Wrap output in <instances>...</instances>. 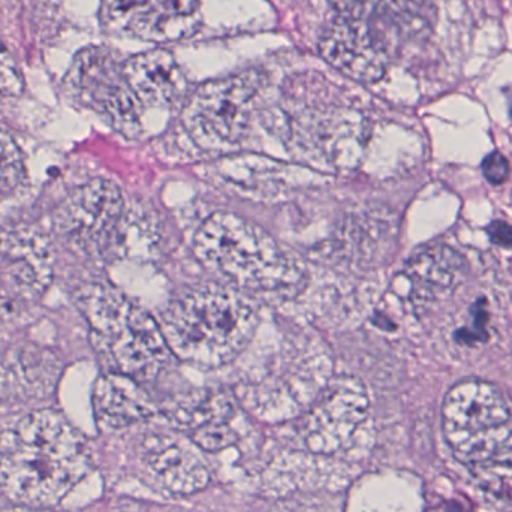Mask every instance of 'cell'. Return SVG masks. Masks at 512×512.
Listing matches in <instances>:
<instances>
[{
	"label": "cell",
	"instance_id": "obj_6",
	"mask_svg": "<svg viewBox=\"0 0 512 512\" xmlns=\"http://www.w3.org/2000/svg\"><path fill=\"white\" fill-rule=\"evenodd\" d=\"M261 84L262 74L254 69L201 84L183 110L192 140L207 150L237 146L248 131Z\"/></svg>",
	"mask_w": 512,
	"mask_h": 512
},
{
	"label": "cell",
	"instance_id": "obj_28",
	"mask_svg": "<svg viewBox=\"0 0 512 512\" xmlns=\"http://www.w3.org/2000/svg\"><path fill=\"white\" fill-rule=\"evenodd\" d=\"M511 116H512V105H511Z\"/></svg>",
	"mask_w": 512,
	"mask_h": 512
},
{
	"label": "cell",
	"instance_id": "obj_20",
	"mask_svg": "<svg viewBox=\"0 0 512 512\" xmlns=\"http://www.w3.org/2000/svg\"><path fill=\"white\" fill-rule=\"evenodd\" d=\"M26 176L24 156L14 138L0 131V198L17 191Z\"/></svg>",
	"mask_w": 512,
	"mask_h": 512
},
{
	"label": "cell",
	"instance_id": "obj_1",
	"mask_svg": "<svg viewBox=\"0 0 512 512\" xmlns=\"http://www.w3.org/2000/svg\"><path fill=\"white\" fill-rule=\"evenodd\" d=\"M89 463L83 436L53 409L30 412L0 433V490L15 504H59Z\"/></svg>",
	"mask_w": 512,
	"mask_h": 512
},
{
	"label": "cell",
	"instance_id": "obj_21",
	"mask_svg": "<svg viewBox=\"0 0 512 512\" xmlns=\"http://www.w3.org/2000/svg\"><path fill=\"white\" fill-rule=\"evenodd\" d=\"M487 324H489V310H487L486 300L480 298L472 307V324L457 331V342L465 346H477L478 343L487 342L489 339Z\"/></svg>",
	"mask_w": 512,
	"mask_h": 512
},
{
	"label": "cell",
	"instance_id": "obj_18",
	"mask_svg": "<svg viewBox=\"0 0 512 512\" xmlns=\"http://www.w3.org/2000/svg\"><path fill=\"white\" fill-rule=\"evenodd\" d=\"M150 3L156 15L150 41H173L197 29L200 0H150Z\"/></svg>",
	"mask_w": 512,
	"mask_h": 512
},
{
	"label": "cell",
	"instance_id": "obj_7",
	"mask_svg": "<svg viewBox=\"0 0 512 512\" xmlns=\"http://www.w3.org/2000/svg\"><path fill=\"white\" fill-rule=\"evenodd\" d=\"M125 60L105 47H90L75 57L68 74L71 89L90 107L104 113L126 134L137 131L143 105L123 75Z\"/></svg>",
	"mask_w": 512,
	"mask_h": 512
},
{
	"label": "cell",
	"instance_id": "obj_5",
	"mask_svg": "<svg viewBox=\"0 0 512 512\" xmlns=\"http://www.w3.org/2000/svg\"><path fill=\"white\" fill-rule=\"evenodd\" d=\"M442 429L454 456L471 469L510 441L511 409L495 385L469 379L445 396Z\"/></svg>",
	"mask_w": 512,
	"mask_h": 512
},
{
	"label": "cell",
	"instance_id": "obj_16",
	"mask_svg": "<svg viewBox=\"0 0 512 512\" xmlns=\"http://www.w3.org/2000/svg\"><path fill=\"white\" fill-rule=\"evenodd\" d=\"M234 406L227 394L216 391H195L165 406L164 414L179 429L197 430L225 424L233 415Z\"/></svg>",
	"mask_w": 512,
	"mask_h": 512
},
{
	"label": "cell",
	"instance_id": "obj_10",
	"mask_svg": "<svg viewBox=\"0 0 512 512\" xmlns=\"http://www.w3.org/2000/svg\"><path fill=\"white\" fill-rule=\"evenodd\" d=\"M325 62L358 83H375L384 77L390 57L379 47L364 20L337 17L319 38Z\"/></svg>",
	"mask_w": 512,
	"mask_h": 512
},
{
	"label": "cell",
	"instance_id": "obj_11",
	"mask_svg": "<svg viewBox=\"0 0 512 512\" xmlns=\"http://www.w3.org/2000/svg\"><path fill=\"white\" fill-rule=\"evenodd\" d=\"M63 373L59 355L35 343H18L0 355V402L26 403L50 397Z\"/></svg>",
	"mask_w": 512,
	"mask_h": 512
},
{
	"label": "cell",
	"instance_id": "obj_3",
	"mask_svg": "<svg viewBox=\"0 0 512 512\" xmlns=\"http://www.w3.org/2000/svg\"><path fill=\"white\" fill-rule=\"evenodd\" d=\"M90 328L93 346L110 372L147 382L171 358L161 325L146 310L107 285L90 283L75 294Z\"/></svg>",
	"mask_w": 512,
	"mask_h": 512
},
{
	"label": "cell",
	"instance_id": "obj_26",
	"mask_svg": "<svg viewBox=\"0 0 512 512\" xmlns=\"http://www.w3.org/2000/svg\"><path fill=\"white\" fill-rule=\"evenodd\" d=\"M487 234L493 245L501 248L512 249V225L505 221H493L487 227Z\"/></svg>",
	"mask_w": 512,
	"mask_h": 512
},
{
	"label": "cell",
	"instance_id": "obj_19",
	"mask_svg": "<svg viewBox=\"0 0 512 512\" xmlns=\"http://www.w3.org/2000/svg\"><path fill=\"white\" fill-rule=\"evenodd\" d=\"M475 481L496 496H512V438L489 459L469 469Z\"/></svg>",
	"mask_w": 512,
	"mask_h": 512
},
{
	"label": "cell",
	"instance_id": "obj_14",
	"mask_svg": "<svg viewBox=\"0 0 512 512\" xmlns=\"http://www.w3.org/2000/svg\"><path fill=\"white\" fill-rule=\"evenodd\" d=\"M141 382L122 373L110 372L101 376L93 391L96 418L105 429H123L155 414L153 405Z\"/></svg>",
	"mask_w": 512,
	"mask_h": 512
},
{
	"label": "cell",
	"instance_id": "obj_8",
	"mask_svg": "<svg viewBox=\"0 0 512 512\" xmlns=\"http://www.w3.org/2000/svg\"><path fill=\"white\" fill-rule=\"evenodd\" d=\"M369 409L366 388L357 379H334L310 409L301 427L304 444L315 454H334L351 441Z\"/></svg>",
	"mask_w": 512,
	"mask_h": 512
},
{
	"label": "cell",
	"instance_id": "obj_4",
	"mask_svg": "<svg viewBox=\"0 0 512 512\" xmlns=\"http://www.w3.org/2000/svg\"><path fill=\"white\" fill-rule=\"evenodd\" d=\"M198 261L251 291H283L303 277L300 265L259 225L236 213H213L195 234Z\"/></svg>",
	"mask_w": 512,
	"mask_h": 512
},
{
	"label": "cell",
	"instance_id": "obj_27",
	"mask_svg": "<svg viewBox=\"0 0 512 512\" xmlns=\"http://www.w3.org/2000/svg\"><path fill=\"white\" fill-rule=\"evenodd\" d=\"M3 512H50L44 508L26 507V505H18V507L8 508Z\"/></svg>",
	"mask_w": 512,
	"mask_h": 512
},
{
	"label": "cell",
	"instance_id": "obj_2",
	"mask_svg": "<svg viewBox=\"0 0 512 512\" xmlns=\"http://www.w3.org/2000/svg\"><path fill=\"white\" fill-rule=\"evenodd\" d=\"M159 325L171 355L192 366L216 369L248 346L258 313L242 295L206 286L176 298Z\"/></svg>",
	"mask_w": 512,
	"mask_h": 512
},
{
	"label": "cell",
	"instance_id": "obj_17",
	"mask_svg": "<svg viewBox=\"0 0 512 512\" xmlns=\"http://www.w3.org/2000/svg\"><path fill=\"white\" fill-rule=\"evenodd\" d=\"M99 17L108 32L150 41L156 15L150 0H102Z\"/></svg>",
	"mask_w": 512,
	"mask_h": 512
},
{
	"label": "cell",
	"instance_id": "obj_23",
	"mask_svg": "<svg viewBox=\"0 0 512 512\" xmlns=\"http://www.w3.org/2000/svg\"><path fill=\"white\" fill-rule=\"evenodd\" d=\"M0 92L14 96L23 92V77L20 69L2 41H0Z\"/></svg>",
	"mask_w": 512,
	"mask_h": 512
},
{
	"label": "cell",
	"instance_id": "obj_15",
	"mask_svg": "<svg viewBox=\"0 0 512 512\" xmlns=\"http://www.w3.org/2000/svg\"><path fill=\"white\" fill-rule=\"evenodd\" d=\"M466 273V261L447 245H430L409 259L405 274L411 280L415 297L438 300L450 294Z\"/></svg>",
	"mask_w": 512,
	"mask_h": 512
},
{
	"label": "cell",
	"instance_id": "obj_22",
	"mask_svg": "<svg viewBox=\"0 0 512 512\" xmlns=\"http://www.w3.org/2000/svg\"><path fill=\"white\" fill-rule=\"evenodd\" d=\"M195 444L206 451H219L230 447L236 442V433L230 429L228 423L204 427L197 430L194 435Z\"/></svg>",
	"mask_w": 512,
	"mask_h": 512
},
{
	"label": "cell",
	"instance_id": "obj_12",
	"mask_svg": "<svg viewBox=\"0 0 512 512\" xmlns=\"http://www.w3.org/2000/svg\"><path fill=\"white\" fill-rule=\"evenodd\" d=\"M141 460L150 478L174 495H189L209 483V471L194 448L174 435H152L144 441Z\"/></svg>",
	"mask_w": 512,
	"mask_h": 512
},
{
	"label": "cell",
	"instance_id": "obj_9",
	"mask_svg": "<svg viewBox=\"0 0 512 512\" xmlns=\"http://www.w3.org/2000/svg\"><path fill=\"white\" fill-rule=\"evenodd\" d=\"M123 207L122 192L116 183L93 179L74 189L59 204L53 227L60 236L81 245H99L116 231Z\"/></svg>",
	"mask_w": 512,
	"mask_h": 512
},
{
	"label": "cell",
	"instance_id": "obj_25",
	"mask_svg": "<svg viewBox=\"0 0 512 512\" xmlns=\"http://www.w3.org/2000/svg\"><path fill=\"white\" fill-rule=\"evenodd\" d=\"M483 173L492 185H502L510 177V164L502 153L493 152L484 159Z\"/></svg>",
	"mask_w": 512,
	"mask_h": 512
},
{
	"label": "cell",
	"instance_id": "obj_24",
	"mask_svg": "<svg viewBox=\"0 0 512 512\" xmlns=\"http://www.w3.org/2000/svg\"><path fill=\"white\" fill-rule=\"evenodd\" d=\"M379 2L381 0H330L339 17L364 21L375 11Z\"/></svg>",
	"mask_w": 512,
	"mask_h": 512
},
{
	"label": "cell",
	"instance_id": "obj_13",
	"mask_svg": "<svg viewBox=\"0 0 512 512\" xmlns=\"http://www.w3.org/2000/svg\"><path fill=\"white\" fill-rule=\"evenodd\" d=\"M123 75L143 107L173 104L185 87V77L173 54L150 50L125 60Z\"/></svg>",
	"mask_w": 512,
	"mask_h": 512
}]
</instances>
